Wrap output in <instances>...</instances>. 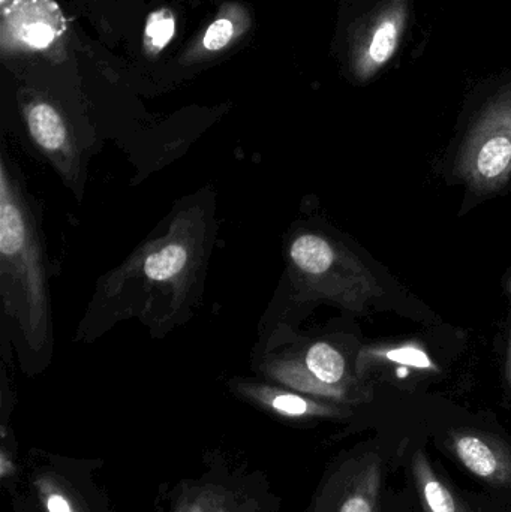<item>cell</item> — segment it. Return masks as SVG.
Listing matches in <instances>:
<instances>
[{
    "label": "cell",
    "instance_id": "obj_13",
    "mask_svg": "<svg viewBox=\"0 0 511 512\" xmlns=\"http://www.w3.org/2000/svg\"><path fill=\"white\" fill-rule=\"evenodd\" d=\"M273 378L293 390L321 399L344 400L345 388L329 387L309 373L305 363H284L272 370Z\"/></svg>",
    "mask_w": 511,
    "mask_h": 512
},
{
    "label": "cell",
    "instance_id": "obj_2",
    "mask_svg": "<svg viewBox=\"0 0 511 512\" xmlns=\"http://www.w3.org/2000/svg\"><path fill=\"white\" fill-rule=\"evenodd\" d=\"M99 462L32 450L12 490L15 512H111L95 478Z\"/></svg>",
    "mask_w": 511,
    "mask_h": 512
},
{
    "label": "cell",
    "instance_id": "obj_16",
    "mask_svg": "<svg viewBox=\"0 0 511 512\" xmlns=\"http://www.w3.org/2000/svg\"><path fill=\"white\" fill-rule=\"evenodd\" d=\"M396 45V27L392 21H386L378 27L375 32L374 39H372L369 54L372 60L377 63L386 62L393 54Z\"/></svg>",
    "mask_w": 511,
    "mask_h": 512
},
{
    "label": "cell",
    "instance_id": "obj_5",
    "mask_svg": "<svg viewBox=\"0 0 511 512\" xmlns=\"http://www.w3.org/2000/svg\"><path fill=\"white\" fill-rule=\"evenodd\" d=\"M459 176L476 191L503 188L511 177V110L486 117L458 159Z\"/></svg>",
    "mask_w": 511,
    "mask_h": 512
},
{
    "label": "cell",
    "instance_id": "obj_6",
    "mask_svg": "<svg viewBox=\"0 0 511 512\" xmlns=\"http://www.w3.org/2000/svg\"><path fill=\"white\" fill-rule=\"evenodd\" d=\"M65 17L53 0H14L5 11V30L11 39L44 50L65 32Z\"/></svg>",
    "mask_w": 511,
    "mask_h": 512
},
{
    "label": "cell",
    "instance_id": "obj_18",
    "mask_svg": "<svg viewBox=\"0 0 511 512\" xmlns=\"http://www.w3.org/2000/svg\"><path fill=\"white\" fill-rule=\"evenodd\" d=\"M509 291L511 294V277L509 280ZM506 376H507V382H509V387L511 388V336H510V346H509V357H507Z\"/></svg>",
    "mask_w": 511,
    "mask_h": 512
},
{
    "label": "cell",
    "instance_id": "obj_7",
    "mask_svg": "<svg viewBox=\"0 0 511 512\" xmlns=\"http://www.w3.org/2000/svg\"><path fill=\"white\" fill-rule=\"evenodd\" d=\"M453 453L476 477L492 486H510L511 453L500 442L476 432H458L452 436Z\"/></svg>",
    "mask_w": 511,
    "mask_h": 512
},
{
    "label": "cell",
    "instance_id": "obj_8",
    "mask_svg": "<svg viewBox=\"0 0 511 512\" xmlns=\"http://www.w3.org/2000/svg\"><path fill=\"white\" fill-rule=\"evenodd\" d=\"M242 388L245 396L251 397L255 402L266 406L281 417L300 420V418H327L339 415V409L300 394L288 393L272 387H260V385H248Z\"/></svg>",
    "mask_w": 511,
    "mask_h": 512
},
{
    "label": "cell",
    "instance_id": "obj_14",
    "mask_svg": "<svg viewBox=\"0 0 511 512\" xmlns=\"http://www.w3.org/2000/svg\"><path fill=\"white\" fill-rule=\"evenodd\" d=\"M189 252L182 243L171 242L147 256L143 271L147 279L168 282L176 279L188 267Z\"/></svg>",
    "mask_w": 511,
    "mask_h": 512
},
{
    "label": "cell",
    "instance_id": "obj_17",
    "mask_svg": "<svg viewBox=\"0 0 511 512\" xmlns=\"http://www.w3.org/2000/svg\"><path fill=\"white\" fill-rule=\"evenodd\" d=\"M233 35V23L227 20V18H221V20H216L215 23H212V26L207 29L203 45L210 51L221 50L231 41Z\"/></svg>",
    "mask_w": 511,
    "mask_h": 512
},
{
    "label": "cell",
    "instance_id": "obj_10",
    "mask_svg": "<svg viewBox=\"0 0 511 512\" xmlns=\"http://www.w3.org/2000/svg\"><path fill=\"white\" fill-rule=\"evenodd\" d=\"M27 125L36 144L45 152L51 153L53 158H62L65 161L72 158L69 155L65 123L51 105H35L27 114Z\"/></svg>",
    "mask_w": 511,
    "mask_h": 512
},
{
    "label": "cell",
    "instance_id": "obj_15",
    "mask_svg": "<svg viewBox=\"0 0 511 512\" xmlns=\"http://www.w3.org/2000/svg\"><path fill=\"white\" fill-rule=\"evenodd\" d=\"M176 29L173 14L167 9L153 12L147 18L146 36L150 47L155 51L162 50L171 41Z\"/></svg>",
    "mask_w": 511,
    "mask_h": 512
},
{
    "label": "cell",
    "instance_id": "obj_9",
    "mask_svg": "<svg viewBox=\"0 0 511 512\" xmlns=\"http://www.w3.org/2000/svg\"><path fill=\"white\" fill-rule=\"evenodd\" d=\"M413 474L425 512H468L455 493L435 474L422 451L413 457Z\"/></svg>",
    "mask_w": 511,
    "mask_h": 512
},
{
    "label": "cell",
    "instance_id": "obj_3",
    "mask_svg": "<svg viewBox=\"0 0 511 512\" xmlns=\"http://www.w3.org/2000/svg\"><path fill=\"white\" fill-rule=\"evenodd\" d=\"M159 512H279V499L257 469L207 459L198 477L185 478L159 499Z\"/></svg>",
    "mask_w": 511,
    "mask_h": 512
},
{
    "label": "cell",
    "instance_id": "obj_11",
    "mask_svg": "<svg viewBox=\"0 0 511 512\" xmlns=\"http://www.w3.org/2000/svg\"><path fill=\"white\" fill-rule=\"evenodd\" d=\"M380 492V465L369 462L351 480L336 512H377Z\"/></svg>",
    "mask_w": 511,
    "mask_h": 512
},
{
    "label": "cell",
    "instance_id": "obj_12",
    "mask_svg": "<svg viewBox=\"0 0 511 512\" xmlns=\"http://www.w3.org/2000/svg\"><path fill=\"white\" fill-rule=\"evenodd\" d=\"M305 366L323 384L344 388L342 384L347 376V364L341 352L329 343H314L306 352Z\"/></svg>",
    "mask_w": 511,
    "mask_h": 512
},
{
    "label": "cell",
    "instance_id": "obj_19",
    "mask_svg": "<svg viewBox=\"0 0 511 512\" xmlns=\"http://www.w3.org/2000/svg\"><path fill=\"white\" fill-rule=\"evenodd\" d=\"M0 2H5V0H0Z\"/></svg>",
    "mask_w": 511,
    "mask_h": 512
},
{
    "label": "cell",
    "instance_id": "obj_4",
    "mask_svg": "<svg viewBox=\"0 0 511 512\" xmlns=\"http://www.w3.org/2000/svg\"><path fill=\"white\" fill-rule=\"evenodd\" d=\"M290 259L308 291L330 298L351 310H362L380 297L383 288L374 274L344 246L318 236L302 234L294 239Z\"/></svg>",
    "mask_w": 511,
    "mask_h": 512
},
{
    "label": "cell",
    "instance_id": "obj_1",
    "mask_svg": "<svg viewBox=\"0 0 511 512\" xmlns=\"http://www.w3.org/2000/svg\"><path fill=\"white\" fill-rule=\"evenodd\" d=\"M29 210L9 179L0 174V258L6 310L18 319L27 340L42 343L48 331V294L38 234Z\"/></svg>",
    "mask_w": 511,
    "mask_h": 512
}]
</instances>
